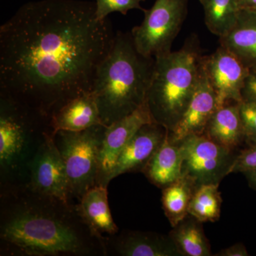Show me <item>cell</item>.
I'll return each mask as SVG.
<instances>
[{
    "label": "cell",
    "mask_w": 256,
    "mask_h": 256,
    "mask_svg": "<svg viewBox=\"0 0 256 256\" xmlns=\"http://www.w3.org/2000/svg\"><path fill=\"white\" fill-rule=\"evenodd\" d=\"M100 124L102 122L95 96L92 92L69 100L52 114L50 119L54 133L58 130H84Z\"/></svg>",
    "instance_id": "cell-17"
},
{
    "label": "cell",
    "mask_w": 256,
    "mask_h": 256,
    "mask_svg": "<svg viewBox=\"0 0 256 256\" xmlns=\"http://www.w3.org/2000/svg\"><path fill=\"white\" fill-rule=\"evenodd\" d=\"M152 122L146 101L132 114L106 127L99 156L98 185L108 186L109 178L121 152L140 128Z\"/></svg>",
    "instance_id": "cell-11"
},
{
    "label": "cell",
    "mask_w": 256,
    "mask_h": 256,
    "mask_svg": "<svg viewBox=\"0 0 256 256\" xmlns=\"http://www.w3.org/2000/svg\"><path fill=\"white\" fill-rule=\"evenodd\" d=\"M202 68L216 94L218 108L242 102L250 70L230 50L220 46L212 54L203 56Z\"/></svg>",
    "instance_id": "cell-10"
},
{
    "label": "cell",
    "mask_w": 256,
    "mask_h": 256,
    "mask_svg": "<svg viewBox=\"0 0 256 256\" xmlns=\"http://www.w3.org/2000/svg\"><path fill=\"white\" fill-rule=\"evenodd\" d=\"M196 188L193 182L184 176L163 188V210L172 226L178 225L188 215V207Z\"/></svg>",
    "instance_id": "cell-21"
},
{
    "label": "cell",
    "mask_w": 256,
    "mask_h": 256,
    "mask_svg": "<svg viewBox=\"0 0 256 256\" xmlns=\"http://www.w3.org/2000/svg\"><path fill=\"white\" fill-rule=\"evenodd\" d=\"M198 1L201 2V1H202V0H198Z\"/></svg>",
    "instance_id": "cell-32"
},
{
    "label": "cell",
    "mask_w": 256,
    "mask_h": 256,
    "mask_svg": "<svg viewBox=\"0 0 256 256\" xmlns=\"http://www.w3.org/2000/svg\"><path fill=\"white\" fill-rule=\"evenodd\" d=\"M218 108L216 94L205 76L203 70L191 100L178 124L168 136L178 142L191 136L205 133L207 124Z\"/></svg>",
    "instance_id": "cell-13"
},
{
    "label": "cell",
    "mask_w": 256,
    "mask_h": 256,
    "mask_svg": "<svg viewBox=\"0 0 256 256\" xmlns=\"http://www.w3.org/2000/svg\"><path fill=\"white\" fill-rule=\"evenodd\" d=\"M256 170V142L252 143L249 148L236 156L230 172L244 173Z\"/></svg>",
    "instance_id": "cell-26"
},
{
    "label": "cell",
    "mask_w": 256,
    "mask_h": 256,
    "mask_svg": "<svg viewBox=\"0 0 256 256\" xmlns=\"http://www.w3.org/2000/svg\"><path fill=\"white\" fill-rule=\"evenodd\" d=\"M244 174L246 176L250 186L256 190V170L246 172L244 173Z\"/></svg>",
    "instance_id": "cell-30"
},
{
    "label": "cell",
    "mask_w": 256,
    "mask_h": 256,
    "mask_svg": "<svg viewBox=\"0 0 256 256\" xmlns=\"http://www.w3.org/2000/svg\"><path fill=\"white\" fill-rule=\"evenodd\" d=\"M75 206L82 220L98 236L106 238L118 232L109 208L108 186L96 185L90 188Z\"/></svg>",
    "instance_id": "cell-16"
},
{
    "label": "cell",
    "mask_w": 256,
    "mask_h": 256,
    "mask_svg": "<svg viewBox=\"0 0 256 256\" xmlns=\"http://www.w3.org/2000/svg\"><path fill=\"white\" fill-rule=\"evenodd\" d=\"M204 134L226 149L235 150L246 140L239 102L218 108L207 124Z\"/></svg>",
    "instance_id": "cell-19"
},
{
    "label": "cell",
    "mask_w": 256,
    "mask_h": 256,
    "mask_svg": "<svg viewBox=\"0 0 256 256\" xmlns=\"http://www.w3.org/2000/svg\"><path fill=\"white\" fill-rule=\"evenodd\" d=\"M205 23L218 37L225 35L235 24L239 11L238 0H202Z\"/></svg>",
    "instance_id": "cell-22"
},
{
    "label": "cell",
    "mask_w": 256,
    "mask_h": 256,
    "mask_svg": "<svg viewBox=\"0 0 256 256\" xmlns=\"http://www.w3.org/2000/svg\"><path fill=\"white\" fill-rule=\"evenodd\" d=\"M114 35L108 18L98 20L92 2L26 3L0 28V94L52 118L92 92Z\"/></svg>",
    "instance_id": "cell-1"
},
{
    "label": "cell",
    "mask_w": 256,
    "mask_h": 256,
    "mask_svg": "<svg viewBox=\"0 0 256 256\" xmlns=\"http://www.w3.org/2000/svg\"><path fill=\"white\" fill-rule=\"evenodd\" d=\"M154 63L156 58L138 52L131 32L116 34L92 85L102 124L110 126L146 102Z\"/></svg>",
    "instance_id": "cell-3"
},
{
    "label": "cell",
    "mask_w": 256,
    "mask_h": 256,
    "mask_svg": "<svg viewBox=\"0 0 256 256\" xmlns=\"http://www.w3.org/2000/svg\"><path fill=\"white\" fill-rule=\"evenodd\" d=\"M140 1L142 2V1H144V0H140Z\"/></svg>",
    "instance_id": "cell-31"
},
{
    "label": "cell",
    "mask_w": 256,
    "mask_h": 256,
    "mask_svg": "<svg viewBox=\"0 0 256 256\" xmlns=\"http://www.w3.org/2000/svg\"><path fill=\"white\" fill-rule=\"evenodd\" d=\"M96 14L98 20H104L111 13L126 14L131 10L144 12L140 0H96Z\"/></svg>",
    "instance_id": "cell-24"
},
{
    "label": "cell",
    "mask_w": 256,
    "mask_h": 256,
    "mask_svg": "<svg viewBox=\"0 0 256 256\" xmlns=\"http://www.w3.org/2000/svg\"><path fill=\"white\" fill-rule=\"evenodd\" d=\"M182 153L180 142L166 134L164 140L148 162L142 172L158 188H164L182 178Z\"/></svg>",
    "instance_id": "cell-18"
},
{
    "label": "cell",
    "mask_w": 256,
    "mask_h": 256,
    "mask_svg": "<svg viewBox=\"0 0 256 256\" xmlns=\"http://www.w3.org/2000/svg\"><path fill=\"white\" fill-rule=\"evenodd\" d=\"M242 100H250L256 102V70L250 72L246 80L242 92Z\"/></svg>",
    "instance_id": "cell-27"
},
{
    "label": "cell",
    "mask_w": 256,
    "mask_h": 256,
    "mask_svg": "<svg viewBox=\"0 0 256 256\" xmlns=\"http://www.w3.org/2000/svg\"><path fill=\"white\" fill-rule=\"evenodd\" d=\"M240 118L245 133L246 140L256 142V102L244 99L239 102Z\"/></svg>",
    "instance_id": "cell-25"
},
{
    "label": "cell",
    "mask_w": 256,
    "mask_h": 256,
    "mask_svg": "<svg viewBox=\"0 0 256 256\" xmlns=\"http://www.w3.org/2000/svg\"><path fill=\"white\" fill-rule=\"evenodd\" d=\"M218 186L220 184H206L197 186L190 202L188 214L202 223L220 220L222 198Z\"/></svg>",
    "instance_id": "cell-23"
},
{
    "label": "cell",
    "mask_w": 256,
    "mask_h": 256,
    "mask_svg": "<svg viewBox=\"0 0 256 256\" xmlns=\"http://www.w3.org/2000/svg\"><path fill=\"white\" fill-rule=\"evenodd\" d=\"M25 184L34 192L73 203L65 166L54 140V132L46 134L32 160Z\"/></svg>",
    "instance_id": "cell-9"
},
{
    "label": "cell",
    "mask_w": 256,
    "mask_h": 256,
    "mask_svg": "<svg viewBox=\"0 0 256 256\" xmlns=\"http://www.w3.org/2000/svg\"><path fill=\"white\" fill-rule=\"evenodd\" d=\"M1 256H107L75 204L34 192L25 184L1 186Z\"/></svg>",
    "instance_id": "cell-2"
},
{
    "label": "cell",
    "mask_w": 256,
    "mask_h": 256,
    "mask_svg": "<svg viewBox=\"0 0 256 256\" xmlns=\"http://www.w3.org/2000/svg\"><path fill=\"white\" fill-rule=\"evenodd\" d=\"M202 50L196 36L181 50L156 56L146 102L154 122L171 131L194 94L202 72Z\"/></svg>",
    "instance_id": "cell-4"
},
{
    "label": "cell",
    "mask_w": 256,
    "mask_h": 256,
    "mask_svg": "<svg viewBox=\"0 0 256 256\" xmlns=\"http://www.w3.org/2000/svg\"><path fill=\"white\" fill-rule=\"evenodd\" d=\"M168 130L152 122L144 124L121 152L109 178V182L120 175L142 172L148 162L164 140Z\"/></svg>",
    "instance_id": "cell-12"
},
{
    "label": "cell",
    "mask_w": 256,
    "mask_h": 256,
    "mask_svg": "<svg viewBox=\"0 0 256 256\" xmlns=\"http://www.w3.org/2000/svg\"><path fill=\"white\" fill-rule=\"evenodd\" d=\"M52 118L0 94L1 186L25 184L32 160L46 134Z\"/></svg>",
    "instance_id": "cell-5"
},
{
    "label": "cell",
    "mask_w": 256,
    "mask_h": 256,
    "mask_svg": "<svg viewBox=\"0 0 256 256\" xmlns=\"http://www.w3.org/2000/svg\"><path fill=\"white\" fill-rule=\"evenodd\" d=\"M220 38V46L230 50L250 72L256 70V11L239 10L233 28Z\"/></svg>",
    "instance_id": "cell-15"
},
{
    "label": "cell",
    "mask_w": 256,
    "mask_h": 256,
    "mask_svg": "<svg viewBox=\"0 0 256 256\" xmlns=\"http://www.w3.org/2000/svg\"><path fill=\"white\" fill-rule=\"evenodd\" d=\"M188 4V0H156L144 10L142 24L130 32L138 52L153 58L171 52L186 18Z\"/></svg>",
    "instance_id": "cell-7"
},
{
    "label": "cell",
    "mask_w": 256,
    "mask_h": 256,
    "mask_svg": "<svg viewBox=\"0 0 256 256\" xmlns=\"http://www.w3.org/2000/svg\"><path fill=\"white\" fill-rule=\"evenodd\" d=\"M239 10H249L256 11V0H238Z\"/></svg>",
    "instance_id": "cell-29"
},
{
    "label": "cell",
    "mask_w": 256,
    "mask_h": 256,
    "mask_svg": "<svg viewBox=\"0 0 256 256\" xmlns=\"http://www.w3.org/2000/svg\"><path fill=\"white\" fill-rule=\"evenodd\" d=\"M106 127L96 124L84 130H58L54 134L66 172L72 202H78L86 192L98 185L99 156Z\"/></svg>",
    "instance_id": "cell-6"
},
{
    "label": "cell",
    "mask_w": 256,
    "mask_h": 256,
    "mask_svg": "<svg viewBox=\"0 0 256 256\" xmlns=\"http://www.w3.org/2000/svg\"><path fill=\"white\" fill-rule=\"evenodd\" d=\"M202 222L188 214L173 227L169 235L182 256H212L210 246L204 232Z\"/></svg>",
    "instance_id": "cell-20"
},
{
    "label": "cell",
    "mask_w": 256,
    "mask_h": 256,
    "mask_svg": "<svg viewBox=\"0 0 256 256\" xmlns=\"http://www.w3.org/2000/svg\"><path fill=\"white\" fill-rule=\"evenodd\" d=\"M218 256H249L246 248L242 244H236L232 246L227 248L220 250Z\"/></svg>",
    "instance_id": "cell-28"
},
{
    "label": "cell",
    "mask_w": 256,
    "mask_h": 256,
    "mask_svg": "<svg viewBox=\"0 0 256 256\" xmlns=\"http://www.w3.org/2000/svg\"><path fill=\"white\" fill-rule=\"evenodd\" d=\"M107 255L122 256H182L170 236L152 232L124 230L106 240Z\"/></svg>",
    "instance_id": "cell-14"
},
{
    "label": "cell",
    "mask_w": 256,
    "mask_h": 256,
    "mask_svg": "<svg viewBox=\"0 0 256 256\" xmlns=\"http://www.w3.org/2000/svg\"><path fill=\"white\" fill-rule=\"evenodd\" d=\"M180 142L182 153V176L191 180L197 186L220 184L230 172L236 158L233 152L206 134L188 136Z\"/></svg>",
    "instance_id": "cell-8"
}]
</instances>
